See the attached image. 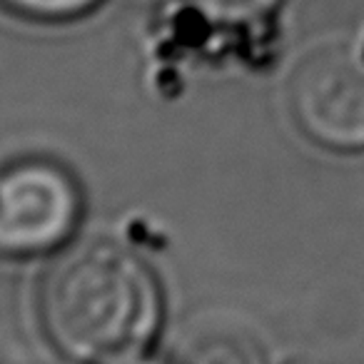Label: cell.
<instances>
[{"label": "cell", "mask_w": 364, "mask_h": 364, "mask_svg": "<svg viewBox=\"0 0 364 364\" xmlns=\"http://www.w3.org/2000/svg\"><path fill=\"white\" fill-rule=\"evenodd\" d=\"M120 364H160V362H152V359H142V357H132V359H125Z\"/></svg>", "instance_id": "obj_7"}, {"label": "cell", "mask_w": 364, "mask_h": 364, "mask_svg": "<svg viewBox=\"0 0 364 364\" xmlns=\"http://www.w3.org/2000/svg\"><path fill=\"white\" fill-rule=\"evenodd\" d=\"M287 97L294 120L312 140L337 150L364 145V55L324 48L302 58Z\"/></svg>", "instance_id": "obj_2"}, {"label": "cell", "mask_w": 364, "mask_h": 364, "mask_svg": "<svg viewBox=\"0 0 364 364\" xmlns=\"http://www.w3.org/2000/svg\"><path fill=\"white\" fill-rule=\"evenodd\" d=\"M180 364H267L257 339L242 329L213 327L185 342Z\"/></svg>", "instance_id": "obj_4"}, {"label": "cell", "mask_w": 364, "mask_h": 364, "mask_svg": "<svg viewBox=\"0 0 364 364\" xmlns=\"http://www.w3.org/2000/svg\"><path fill=\"white\" fill-rule=\"evenodd\" d=\"M43 319L65 357L120 364L140 357L160 322V294L150 269L115 245H85L50 269Z\"/></svg>", "instance_id": "obj_1"}, {"label": "cell", "mask_w": 364, "mask_h": 364, "mask_svg": "<svg viewBox=\"0 0 364 364\" xmlns=\"http://www.w3.org/2000/svg\"><path fill=\"white\" fill-rule=\"evenodd\" d=\"M188 3L213 23L245 26L272 16L282 0H188Z\"/></svg>", "instance_id": "obj_5"}, {"label": "cell", "mask_w": 364, "mask_h": 364, "mask_svg": "<svg viewBox=\"0 0 364 364\" xmlns=\"http://www.w3.org/2000/svg\"><path fill=\"white\" fill-rule=\"evenodd\" d=\"M0 3L18 16L33 21H73L100 6V0H0Z\"/></svg>", "instance_id": "obj_6"}, {"label": "cell", "mask_w": 364, "mask_h": 364, "mask_svg": "<svg viewBox=\"0 0 364 364\" xmlns=\"http://www.w3.org/2000/svg\"><path fill=\"white\" fill-rule=\"evenodd\" d=\"M80 220V193L50 162H21L0 175V252L55 250Z\"/></svg>", "instance_id": "obj_3"}]
</instances>
